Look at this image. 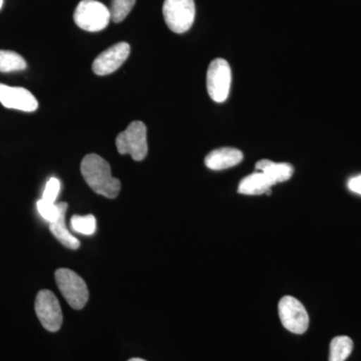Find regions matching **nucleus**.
Listing matches in <instances>:
<instances>
[{
    "instance_id": "nucleus-17",
    "label": "nucleus",
    "mask_w": 361,
    "mask_h": 361,
    "mask_svg": "<svg viewBox=\"0 0 361 361\" xmlns=\"http://www.w3.org/2000/svg\"><path fill=\"white\" fill-rule=\"evenodd\" d=\"M71 226L73 231L90 236L97 230L96 217L94 215H75L71 218Z\"/></svg>"
},
{
    "instance_id": "nucleus-12",
    "label": "nucleus",
    "mask_w": 361,
    "mask_h": 361,
    "mask_svg": "<svg viewBox=\"0 0 361 361\" xmlns=\"http://www.w3.org/2000/svg\"><path fill=\"white\" fill-rule=\"evenodd\" d=\"M256 170L262 172L273 185L290 180L294 173L291 164L275 163L270 160H261L256 164Z\"/></svg>"
},
{
    "instance_id": "nucleus-9",
    "label": "nucleus",
    "mask_w": 361,
    "mask_h": 361,
    "mask_svg": "<svg viewBox=\"0 0 361 361\" xmlns=\"http://www.w3.org/2000/svg\"><path fill=\"white\" fill-rule=\"evenodd\" d=\"M130 47L127 42H118L102 52L92 63V71L97 75L115 73L129 58Z\"/></svg>"
},
{
    "instance_id": "nucleus-19",
    "label": "nucleus",
    "mask_w": 361,
    "mask_h": 361,
    "mask_svg": "<svg viewBox=\"0 0 361 361\" xmlns=\"http://www.w3.org/2000/svg\"><path fill=\"white\" fill-rule=\"evenodd\" d=\"M37 206L40 216L49 223L56 221L61 213V203H49V202L40 199L37 201Z\"/></svg>"
},
{
    "instance_id": "nucleus-15",
    "label": "nucleus",
    "mask_w": 361,
    "mask_h": 361,
    "mask_svg": "<svg viewBox=\"0 0 361 361\" xmlns=\"http://www.w3.org/2000/svg\"><path fill=\"white\" fill-rule=\"evenodd\" d=\"M353 350V341L350 337H334L330 343L329 361H345Z\"/></svg>"
},
{
    "instance_id": "nucleus-22",
    "label": "nucleus",
    "mask_w": 361,
    "mask_h": 361,
    "mask_svg": "<svg viewBox=\"0 0 361 361\" xmlns=\"http://www.w3.org/2000/svg\"><path fill=\"white\" fill-rule=\"evenodd\" d=\"M128 361H147V360H142V358H132V360H130Z\"/></svg>"
},
{
    "instance_id": "nucleus-13",
    "label": "nucleus",
    "mask_w": 361,
    "mask_h": 361,
    "mask_svg": "<svg viewBox=\"0 0 361 361\" xmlns=\"http://www.w3.org/2000/svg\"><path fill=\"white\" fill-rule=\"evenodd\" d=\"M274 185L262 172L253 173L248 175L240 182L238 193L247 196H257V195L271 194V188Z\"/></svg>"
},
{
    "instance_id": "nucleus-23",
    "label": "nucleus",
    "mask_w": 361,
    "mask_h": 361,
    "mask_svg": "<svg viewBox=\"0 0 361 361\" xmlns=\"http://www.w3.org/2000/svg\"><path fill=\"white\" fill-rule=\"evenodd\" d=\"M2 6H4V0H0V9L2 8Z\"/></svg>"
},
{
    "instance_id": "nucleus-4",
    "label": "nucleus",
    "mask_w": 361,
    "mask_h": 361,
    "mask_svg": "<svg viewBox=\"0 0 361 361\" xmlns=\"http://www.w3.org/2000/svg\"><path fill=\"white\" fill-rule=\"evenodd\" d=\"M56 281L66 302L75 310H82L89 300V289L80 275L66 268L56 271Z\"/></svg>"
},
{
    "instance_id": "nucleus-10",
    "label": "nucleus",
    "mask_w": 361,
    "mask_h": 361,
    "mask_svg": "<svg viewBox=\"0 0 361 361\" xmlns=\"http://www.w3.org/2000/svg\"><path fill=\"white\" fill-rule=\"evenodd\" d=\"M0 103L7 109L32 113L39 108V102L30 90L0 84Z\"/></svg>"
},
{
    "instance_id": "nucleus-21",
    "label": "nucleus",
    "mask_w": 361,
    "mask_h": 361,
    "mask_svg": "<svg viewBox=\"0 0 361 361\" xmlns=\"http://www.w3.org/2000/svg\"><path fill=\"white\" fill-rule=\"evenodd\" d=\"M348 187L353 193L361 195V175L350 178L348 182Z\"/></svg>"
},
{
    "instance_id": "nucleus-2",
    "label": "nucleus",
    "mask_w": 361,
    "mask_h": 361,
    "mask_svg": "<svg viewBox=\"0 0 361 361\" xmlns=\"http://www.w3.org/2000/svg\"><path fill=\"white\" fill-rule=\"evenodd\" d=\"M111 20L110 9L97 0H82L73 13L75 25L85 32H101Z\"/></svg>"
},
{
    "instance_id": "nucleus-1",
    "label": "nucleus",
    "mask_w": 361,
    "mask_h": 361,
    "mask_svg": "<svg viewBox=\"0 0 361 361\" xmlns=\"http://www.w3.org/2000/svg\"><path fill=\"white\" fill-rule=\"evenodd\" d=\"M82 177L94 193L115 199L121 191L120 180L111 175V166L96 154H89L80 164Z\"/></svg>"
},
{
    "instance_id": "nucleus-18",
    "label": "nucleus",
    "mask_w": 361,
    "mask_h": 361,
    "mask_svg": "<svg viewBox=\"0 0 361 361\" xmlns=\"http://www.w3.org/2000/svg\"><path fill=\"white\" fill-rule=\"evenodd\" d=\"M135 0H111V16L114 23H122L134 7Z\"/></svg>"
},
{
    "instance_id": "nucleus-7",
    "label": "nucleus",
    "mask_w": 361,
    "mask_h": 361,
    "mask_svg": "<svg viewBox=\"0 0 361 361\" xmlns=\"http://www.w3.org/2000/svg\"><path fill=\"white\" fill-rule=\"evenodd\" d=\"M282 325L295 334H303L310 326V316L303 304L293 296L282 297L278 305Z\"/></svg>"
},
{
    "instance_id": "nucleus-5",
    "label": "nucleus",
    "mask_w": 361,
    "mask_h": 361,
    "mask_svg": "<svg viewBox=\"0 0 361 361\" xmlns=\"http://www.w3.org/2000/svg\"><path fill=\"white\" fill-rule=\"evenodd\" d=\"M163 14L166 25L173 32H186L195 20L196 7L194 0H165Z\"/></svg>"
},
{
    "instance_id": "nucleus-16",
    "label": "nucleus",
    "mask_w": 361,
    "mask_h": 361,
    "mask_svg": "<svg viewBox=\"0 0 361 361\" xmlns=\"http://www.w3.org/2000/svg\"><path fill=\"white\" fill-rule=\"evenodd\" d=\"M26 61L20 54L11 51H0V71L11 73V71H25Z\"/></svg>"
},
{
    "instance_id": "nucleus-14",
    "label": "nucleus",
    "mask_w": 361,
    "mask_h": 361,
    "mask_svg": "<svg viewBox=\"0 0 361 361\" xmlns=\"http://www.w3.org/2000/svg\"><path fill=\"white\" fill-rule=\"evenodd\" d=\"M68 210V204L61 202V209L59 216L56 221L49 223V229L56 239L66 246V248L75 250L80 246V241L68 231L66 225V214Z\"/></svg>"
},
{
    "instance_id": "nucleus-3",
    "label": "nucleus",
    "mask_w": 361,
    "mask_h": 361,
    "mask_svg": "<svg viewBox=\"0 0 361 361\" xmlns=\"http://www.w3.org/2000/svg\"><path fill=\"white\" fill-rule=\"evenodd\" d=\"M116 146L121 155H130L137 161L144 160L148 155L146 125L140 121L130 123L116 137Z\"/></svg>"
},
{
    "instance_id": "nucleus-11",
    "label": "nucleus",
    "mask_w": 361,
    "mask_h": 361,
    "mask_svg": "<svg viewBox=\"0 0 361 361\" xmlns=\"http://www.w3.org/2000/svg\"><path fill=\"white\" fill-rule=\"evenodd\" d=\"M243 160V154L235 148H220L214 149L207 155L205 165L213 171L225 170L235 167Z\"/></svg>"
},
{
    "instance_id": "nucleus-20",
    "label": "nucleus",
    "mask_w": 361,
    "mask_h": 361,
    "mask_svg": "<svg viewBox=\"0 0 361 361\" xmlns=\"http://www.w3.org/2000/svg\"><path fill=\"white\" fill-rule=\"evenodd\" d=\"M59 191H61V182L56 178H51V179L47 180V185H45L42 199V200L49 202V203H56Z\"/></svg>"
},
{
    "instance_id": "nucleus-8",
    "label": "nucleus",
    "mask_w": 361,
    "mask_h": 361,
    "mask_svg": "<svg viewBox=\"0 0 361 361\" xmlns=\"http://www.w3.org/2000/svg\"><path fill=\"white\" fill-rule=\"evenodd\" d=\"M35 313L47 331L56 332L63 324V312L59 299L51 290H40L35 298Z\"/></svg>"
},
{
    "instance_id": "nucleus-6",
    "label": "nucleus",
    "mask_w": 361,
    "mask_h": 361,
    "mask_svg": "<svg viewBox=\"0 0 361 361\" xmlns=\"http://www.w3.org/2000/svg\"><path fill=\"white\" fill-rule=\"evenodd\" d=\"M231 68L223 59H214L207 71V90L216 103H223L229 96L231 87Z\"/></svg>"
}]
</instances>
